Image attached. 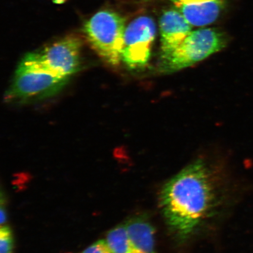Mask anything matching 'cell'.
Segmentation results:
<instances>
[{
  "instance_id": "obj_12",
  "label": "cell",
  "mask_w": 253,
  "mask_h": 253,
  "mask_svg": "<svg viewBox=\"0 0 253 253\" xmlns=\"http://www.w3.org/2000/svg\"><path fill=\"white\" fill-rule=\"evenodd\" d=\"M81 253H113L106 240H98Z\"/></svg>"
},
{
  "instance_id": "obj_13",
  "label": "cell",
  "mask_w": 253,
  "mask_h": 253,
  "mask_svg": "<svg viewBox=\"0 0 253 253\" xmlns=\"http://www.w3.org/2000/svg\"><path fill=\"white\" fill-rule=\"evenodd\" d=\"M1 219H0V221H1V225L3 226V224L5 223L6 220H7V214H6V211L4 208H3L2 206L1 205Z\"/></svg>"
},
{
  "instance_id": "obj_14",
  "label": "cell",
  "mask_w": 253,
  "mask_h": 253,
  "mask_svg": "<svg viewBox=\"0 0 253 253\" xmlns=\"http://www.w3.org/2000/svg\"><path fill=\"white\" fill-rule=\"evenodd\" d=\"M52 1L56 4H62L65 2L66 0H52Z\"/></svg>"
},
{
  "instance_id": "obj_2",
  "label": "cell",
  "mask_w": 253,
  "mask_h": 253,
  "mask_svg": "<svg viewBox=\"0 0 253 253\" xmlns=\"http://www.w3.org/2000/svg\"><path fill=\"white\" fill-rule=\"evenodd\" d=\"M69 79L47 70L28 53L19 64L5 99L23 102L46 99L59 92Z\"/></svg>"
},
{
  "instance_id": "obj_1",
  "label": "cell",
  "mask_w": 253,
  "mask_h": 253,
  "mask_svg": "<svg viewBox=\"0 0 253 253\" xmlns=\"http://www.w3.org/2000/svg\"><path fill=\"white\" fill-rule=\"evenodd\" d=\"M216 188L205 161H194L164 185L160 206L170 229L187 238L205 219L213 204Z\"/></svg>"
},
{
  "instance_id": "obj_3",
  "label": "cell",
  "mask_w": 253,
  "mask_h": 253,
  "mask_svg": "<svg viewBox=\"0 0 253 253\" xmlns=\"http://www.w3.org/2000/svg\"><path fill=\"white\" fill-rule=\"evenodd\" d=\"M227 42L225 34L216 28L192 31L174 51L161 59L158 70L163 74L181 71L222 50Z\"/></svg>"
},
{
  "instance_id": "obj_11",
  "label": "cell",
  "mask_w": 253,
  "mask_h": 253,
  "mask_svg": "<svg viewBox=\"0 0 253 253\" xmlns=\"http://www.w3.org/2000/svg\"><path fill=\"white\" fill-rule=\"evenodd\" d=\"M14 240L8 226H1L0 229V253H12Z\"/></svg>"
},
{
  "instance_id": "obj_4",
  "label": "cell",
  "mask_w": 253,
  "mask_h": 253,
  "mask_svg": "<svg viewBox=\"0 0 253 253\" xmlns=\"http://www.w3.org/2000/svg\"><path fill=\"white\" fill-rule=\"evenodd\" d=\"M86 39L104 62L116 66L122 61L124 47L125 20L110 10L97 12L83 28Z\"/></svg>"
},
{
  "instance_id": "obj_8",
  "label": "cell",
  "mask_w": 253,
  "mask_h": 253,
  "mask_svg": "<svg viewBox=\"0 0 253 253\" xmlns=\"http://www.w3.org/2000/svg\"><path fill=\"white\" fill-rule=\"evenodd\" d=\"M192 26L214 23L225 5L226 0H169Z\"/></svg>"
},
{
  "instance_id": "obj_6",
  "label": "cell",
  "mask_w": 253,
  "mask_h": 253,
  "mask_svg": "<svg viewBox=\"0 0 253 253\" xmlns=\"http://www.w3.org/2000/svg\"><path fill=\"white\" fill-rule=\"evenodd\" d=\"M82 46L81 39L71 35L30 54L47 70L62 77L70 78L80 68Z\"/></svg>"
},
{
  "instance_id": "obj_9",
  "label": "cell",
  "mask_w": 253,
  "mask_h": 253,
  "mask_svg": "<svg viewBox=\"0 0 253 253\" xmlns=\"http://www.w3.org/2000/svg\"><path fill=\"white\" fill-rule=\"evenodd\" d=\"M134 253H157L154 229L142 217L132 218L125 223Z\"/></svg>"
},
{
  "instance_id": "obj_7",
  "label": "cell",
  "mask_w": 253,
  "mask_h": 253,
  "mask_svg": "<svg viewBox=\"0 0 253 253\" xmlns=\"http://www.w3.org/2000/svg\"><path fill=\"white\" fill-rule=\"evenodd\" d=\"M161 59L178 47L192 32V25L176 9L164 11L160 20Z\"/></svg>"
},
{
  "instance_id": "obj_10",
  "label": "cell",
  "mask_w": 253,
  "mask_h": 253,
  "mask_svg": "<svg viewBox=\"0 0 253 253\" xmlns=\"http://www.w3.org/2000/svg\"><path fill=\"white\" fill-rule=\"evenodd\" d=\"M106 240L113 253H134L125 224L109 231Z\"/></svg>"
},
{
  "instance_id": "obj_5",
  "label": "cell",
  "mask_w": 253,
  "mask_h": 253,
  "mask_svg": "<svg viewBox=\"0 0 253 253\" xmlns=\"http://www.w3.org/2000/svg\"><path fill=\"white\" fill-rule=\"evenodd\" d=\"M156 36V25L153 18L141 16L126 28L122 61L131 69L144 68L151 55Z\"/></svg>"
}]
</instances>
